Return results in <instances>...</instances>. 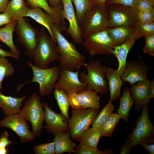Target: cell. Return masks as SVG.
I'll return each mask as SVG.
<instances>
[{"label": "cell", "mask_w": 154, "mask_h": 154, "mask_svg": "<svg viewBox=\"0 0 154 154\" xmlns=\"http://www.w3.org/2000/svg\"><path fill=\"white\" fill-rule=\"evenodd\" d=\"M60 55V69L76 71L85 64V57L77 50L75 45L69 42L61 33V29L55 23L51 25Z\"/></svg>", "instance_id": "1"}, {"label": "cell", "mask_w": 154, "mask_h": 154, "mask_svg": "<svg viewBox=\"0 0 154 154\" xmlns=\"http://www.w3.org/2000/svg\"><path fill=\"white\" fill-rule=\"evenodd\" d=\"M60 57L57 43L43 27L39 31L32 60L34 65L42 68H49L51 63Z\"/></svg>", "instance_id": "2"}, {"label": "cell", "mask_w": 154, "mask_h": 154, "mask_svg": "<svg viewBox=\"0 0 154 154\" xmlns=\"http://www.w3.org/2000/svg\"><path fill=\"white\" fill-rule=\"evenodd\" d=\"M27 65L32 70L33 77L31 81L19 84L16 92H19L21 88L28 83L36 82L39 84V93L41 96H46L52 94L56 81L59 78V67L55 66L50 68H39L33 64L30 61L28 62Z\"/></svg>", "instance_id": "3"}, {"label": "cell", "mask_w": 154, "mask_h": 154, "mask_svg": "<svg viewBox=\"0 0 154 154\" xmlns=\"http://www.w3.org/2000/svg\"><path fill=\"white\" fill-rule=\"evenodd\" d=\"M85 66L88 72L79 73L80 80L87 85V89L99 93L102 95L108 93L109 91L108 84L106 76L107 67L102 65L99 60L90 61L85 63Z\"/></svg>", "instance_id": "4"}, {"label": "cell", "mask_w": 154, "mask_h": 154, "mask_svg": "<svg viewBox=\"0 0 154 154\" xmlns=\"http://www.w3.org/2000/svg\"><path fill=\"white\" fill-rule=\"evenodd\" d=\"M148 110V105L142 108L135 126L127 136V141L130 150L136 145L154 143V127L150 120Z\"/></svg>", "instance_id": "5"}, {"label": "cell", "mask_w": 154, "mask_h": 154, "mask_svg": "<svg viewBox=\"0 0 154 154\" xmlns=\"http://www.w3.org/2000/svg\"><path fill=\"white\" fill-rule=\"evenodd\" d=\"M99 112V109L94 108L72 110L68 121V128L70 137L74 140L79 142Z\"/></svg>", "instance_id": "6"}, {"label": "cell", "mask_w": 154, "mask_h": 154, "mask_svg": "<svg viewBox=\"0 0 154 154\" xmlns=\"http://www.w3.org/2000/svg\"><path fill=\"white\" fill-rule=\"evenodd\" d=\"M40 97L36 93L32 94L25 101L19 114L31 124L32 132L37 137L40 135L43 127L44 111Z\"/></svg>", "instance_id": "7"}, {"label": "cell", "mask_w": 154, "mask_h": 154, "mask_svg": "<svg viewBox=\"0 0 154 154\" xmlns=\"http://www.w3.org/2000/svg\"><path fill=\"white\" fill-rule=\"evenodd\" d=\"M110 26L106 6H92L85 15L80 27L83 38L90 33L107 29Z\"/></svg>", "instance_id": "8"}, {"label": "cell", "mask_w": 154, "mask_h": 154, "mask_svg": "<svg viewBox=\"0 0 154 154\" xmlns=\"http://www.w3.org/2000/svg\"><path fill=\"white\" fill-rule=\"evenodd\" d=\"M82 43L91 56L112 55L113 43L107 29L90 33L83 37Z\"/></svg>", "instance_id": "9"}, {"label": "cell", "mask_w": 154, "mask_h": 154, "mask_svg": "<svg viewBox=\"0 0 154 154\" xmlns=\"http://www.w3.org/2000/svg\"><path fill=\"white\" fill-rule=\"evenodd\" d=\"M14 31L17 36V41L25 47V54L32 60L39 31L26 17L16 21Z\"/></svg>", "instance_id": "10"}, {"label": "cell", "mask_w": 154, "mask_h": 154, "mask_svg": "<svg viewBox=\"0 0 154 154\" xmlns=\"http://www.w3.org/2000/svg\"><path fill=\"white\" fill-rule=\"evenodd\" d=\"M106 6L110 18V27H133L138 21L137 13L131 8L121 5Z\"/></svg>", "instance_id": "11"}, {"label": "cell", "mask_w": 154, "mask_h": 154, "mask_svg": "<svg viewBox=\"0 0 154 154\" xmlns=\"http://www.w3.org/2000/svg\"><path fill=\"white\" fill-rule=\"evenodd\" d=\"M0 126L9 128L19 137L21 143L31 141L36 136L30 130L27 121L19 113L6 115L0 120Z\"/></svg>", "instance_id": "12"}, {"label": "cell", "mask_w": 154, "mask_h": 154, "mask_svg": "<svg viewBox=\"0 0 154 154\" xmlns=\"http://www.w3.org/2000/svg\"><path fill=\"white\" fill-rule=\"evenodd\" d=\"M98 93L90 89H85L77 92L73 90L66 94L70 105L72 110L100 108V96Z\"/></svg>", "instance_id": "13"}, {"label": "cell", "mask_w": 154, "mask_h": 154, "mask_svg": "<svg viewBox=\"0 0 154 154\" xmlns=\"http://www.w3.org/2000/svg\"><path fill=\"white\" fill-rule=\"evenodd\" d=\"M63 5L61 16L63 20L66 19L69 23V27L65 33L70 35L74 43L79 45L82 43L83 37L81 27L77 22L72 0H61Z\"/></svg>", "instance_id": "14"}, {"label": "cell", "mask_w": 154, "mask_h": 154, "mask_svg": "<svg viewBox=\"0 0 154 154\" xmlns=\"http://www.w3.org/2000/svg\"><path fill=\"white\" fill-rule=\"evenodd\" d=\"M79 71L74 72L60 69L59 78L55 84L54 89L62 90L66 94L73 90L78 92L86 89L87 84L80 80Z\"/></svg>", "instance_id": "15"}, {"label": "cell", "mask_w": 154, "mask_h": 154, "mask_svg": "<svg viewBox=\"0 0 154 154\" xmlns=\"http://www.w3.org/2000/svg\"><path fill=\"white\" fill-rule=\"evenodd\" d=\"M44 109V120L46 125L43 127L54 135L68 131V120L62 114L56 113L50 108L46 102L42 103Z\"/></svg>", "instance_id": "16"}, {"label": "cell", "mask_w": 154, "mask_h": 154, "mask_svg": "<svg viewBox=\"0 0 154 154\" xmlns=\"http://www.w3.org/2000/svg\"><path fill=\"white\" fill-rule=\"evenodd\" d=\"M148 66L144 62L133 60L126 63L125 71L121 77L123 83L127 82L131 86L147 78Z\"/></svg>", "instance_id": "17"}, {"label": "cell", "mask_w": 154, "mask_h": 154, "mask_svg": "<svg viewBox=\"0 0 154 154\" xmlns=\"http://www.w3.org/2000/svg\"><path fill=\"white\" fill-rule=\"evenodd\" d=\"M151 82L147 78L143 81L137 82L136 84L131 86L130 89L136 110H139L149 104L150 100L149 90Z\"/></svg>", "instance_id": "18"}, {"label": "cell", "mask_w": 154, "mask_h": 154, "mask_svg": "<svg viewBox=\"0 0 154 154\" xmlns=\"http://www.w3.org/2000/svg\"><path fill=\"white\" fill-rule=\"evenodd\" d=\"M135 40L132 38L120 45L114 46L112 51V54L117 58L119 63L117 73L121 77L126 66V59L128 54L135 44Z\"/></svg>", "instance_id": "19"}, {"label": "cell", "mask_w": 154, "mask_h": 154, "mask_svg": "<svg viewBox=\"0 0 154 154\" xmlns=\"http://www.w3.org/2000/svg\"><path fill=\"white\" fill-rule=\"evenodd\" d=\"M27 97L24 95L19 98L6 96L0 91V107L6 115L18 113L23 102Z\"/></svg>", "instance_id": "20"}, {"label": "cell", "mask_w": 154, "mask_h": 154, "mask_svg": "<svg viewBox=\"0 0 154 154\" xmlns=\"http://www.w3.org/2000/svg\"><path fill=\"white\" fill-rule=\"evenodd\" d=\"M29 17L44 27L47 30L51 38L56 42L52 32L51 25L54 21L52 17L40 7L30 8L26 14V17Z\"/></svg>", "instance_id": "21"}, {"label": "cell", "mask_w": 154, "mask_h": 154, "mask_svg": "<svg viewBox=\"0 0 154 154\" xmlns=\"http://www.w3.org/2000/svg\"><path fill=\"white\" fill-rule=\"evenodd\" d=\"M29 9L25 0H10L3 13L12 22L26 17L27 12Z\"/></svg>", "instance_id": "22"}, {"label": "cell", "mask_w": 154, "mask_h": 154, "mask_svg": "<svg viewBox=\"0 0 154 154\" xmlns=\"http://www.w3.org/2000/svg\"><path fill=\"white\" fill-rule=\"evenodd\" d=\"M53 142L55 144V154L74 153L76 145L71 139L69 131L55 135Z\"/></svg>", "instance_id": "23"}, {"label": "cell", "mask_w": 154, "mask_h": 154, "mask_svg": "<svg viewBox=\"0 0 154 154\" xmlns=\"http://www.w3.org/2000/svg\"><path fill=\"white\" fill-rule=\"evenodd\" d=\"M106 76L109 85L110 100L112 102L119 97L121 88L123 83L116 70L112 68H107Z\"/></svg>", "instance_id": "24"}, {"label": "cell", "mask_w": 154, "mask_h": 154, "mask_svg": "<svg viewBox=\"0 0 154 154\" xmlns=\"http://www.w3.org/2000/svg\"><path fill=\"white\" fill-rule=\"evenodd\" d=\"M107 30L114 46L120 45L133 38L132 27H109Z\"/></svg>", "instance_id": "25"}, {"label": "cell", "mask_w": 154, "mask_h": 154, "mask_svg": "<svg viewBox=\"0 0 154 154\" xmlns=\"http://www.w3.org/2000/svg\"><path fill=\"white\" fill-rule=\"evenodd\" d=\"M26 3L31 8H41L52 17L54 23L58 26H60V22L63 20L61 16L63 6L53 8L50 6L46 0H26Z\"/></svg>", "instance_id": "26"}, {"label": "cell", "mask_w": 154, "mask_h": 154, "mask_svg": "<svg viewBox=\"0 0 154 154\" xmlns=\"http://www.w3.org/2000/svg\"><path fill=\"white\" fill-rule=\"evenodd\" d=\"M16 23V21L11 22L0 28V41L9 48L11 52L19 57L21 52L15 46L13 39V34Z\"/></svg>", "instance_id": "27"}, {"label": "cell", "mask_w": 154, "mask_h": 154, "mask_svg": "<svg viewBox=\"0 0 154 154\" xmlns=\"http://www.w3.org/2000/svg\"><path fill=\"white\" fill-rule=\"evenodd\" d=\"M130 93V89L129 88H124L122 96L119 97L120 105L117 111L121 118L126 123L129 121L130 110L135 104Z\"/></svg>", "instance_id": "28"}, {"label": "cell", "mask_w": 154, "mask_h": 154, "mask_svg": "<svg viewBox=\"0 0 154 154\" xmlns=\"http://www.w3.org/2000/svg\"><path fill=\"white\" fill-rule=\"evenodd\" d=\"M102 136V134L98 128H89L84 133L79 142L85 147L97 149L99 140Z\"/></svg>", "instance_id": "29"}, {"label": "cell", "mask_w": 154, "mask_h": 154, "mask_svg": "<svg viewBox=\"0 0 154 154\" xmlns=\"http://www.w3.org/2000/svg\"><path fill=\"white\" fill-rule=\"evenodd\" d=\"M133 38L135 40L141 37L154 33V22L143 23L139 21L133 26Z\"/></svg>", "instance_id": "30"}, {"label": "cell", "mask_w": 154, "mask_h": 154, "mask_svg": "<svg viewBox=\"0 0 154 154\" xmlns=\"http://www.w3.org/2000/svg\"><path fill=\"white\" fill-rule=\"evenodd\" d=\"M75 8L76 16L77 22L80 27L86 13L92 6L90 0H72Z\"/></svg>", "instance_id": "31"}, {"label": "cell", "mask_w": 154, "mask_h": 154, "mask_svg": "<svg viewBox=\"0 0 154 154\" xmlns=\"http://www.w3.org/2000/svg\"><path fill=\"white\" fill-rule=\"evenodd\" d=\"M121 117L117 113H113L98 128L103 136L110 137Z\"/></svg>", "instance_id": "32"}, {"label": "cell", "mask_w": 154, "mask_h": 154, "mask_svg": "<svg viewBox=\"0 0 154 154\" xmlns=\"http://www.w3.org/2000/svg\"><path fill=\"white\" fill-rule=\"evenodd\" d=\"M54 92L55 98L62 114L65 116L68 121V110L70 105L67 94L64 91L57 89H55Z\"/></svg>", "instance_id": "33"}, {"label": "cell", "mask_w": 154, "mask_h": 154, "mask_svg": "<svg viewBox=\"0 0 154 154\" xmlns=\"http://www.w3.org/2000/svg\"><path fill=\"white\" fill-rule=\"evenodd\" d=\"M112 102L110 100L98 114L92 123V127L98 128L113 113L114 106Z\"/></svg>", "instance_id": "34"}, {"label": "cell", "mask_w": 154, "mask_h": 154, "mask_svg": "<svg viewBox=\"0 0 154 154\" xmlns=\"http://www.w3.org/2000/svg\"><path fill=\"white\" fill-rule=\"evenodd\" d=\"M14 69L6 58L0 57V91L3 89L2 82L6 77L14 74Z\"/></svg>", "instance_id": "35"}, {"label": "cell", "mask_w": 154, "mask_h": 154, "mask_svg": "<svg viewBox=\"0 0 154 154\" xmlns=\"http://www.w3.org/2000/svg\"><path fill=\"white\" fill-rule=\"evenodd\" d=\"M114 151L112 149H106L100 151L98 149H95L85 147L79 144L76 146L74 153L77 154H112Z\"/></svg>", "instance_id": "36"}, {"label": "cell", "mask_w": 154, "mask_h": 154, "mask_svg": "<svg viewBox=\"0 0 154 154\" xmlns=\"http://www.w3.org/2000/svg\"><path fill=\"white\" fill-rule=\"evenodd\" d=\"M35 154H55V144L53 142L36 145L33 147Z\"/></svg>", "instance_id": "37"}, {"label": "cell", "mask_w": 154, "mask_h": 154, "mask_svg": "<svg viewBox=\"0 0 154 154\" xmlns=\"http://www.w3.org/2000/svg\"><path fill=\"white\" fill-rule=\"evenodd\" d=\"M137 13L138 21L143 23L154 22V10H146Z\"/></svg>", "instance_id": "38"}, {"label": "cell", "mask_w": 154, "mask_h": 154, "mask_svg": "<svg viewBox=\"0 0 154 154\" xmlns=\"http://www.w3.org/2000/svg\"><path fill=\"white\" fill-rule=\"evenodd\" d=\"M144 37L145 42L143 51L153 56L154 55V33L148 35Z\"/></svg>", "instance_id": "39"}, {"label": "cell", "mask_w": 154, "mask_h": 154, "mask_svg": "<svg viewBox=\"0 0 154 154\" xmlns=\"http://www.w3.org/2000/svg\"><path fill=\"white\" fill-rule=\"evenodd\" d=\"M140 0H108L106 5L113 4L121 5L131 8L133 9Z\"/></svg>", "instance_id": "40"}, {"label": "cell", "mask_w": 154, "mask_h": 154, "mask_svg": "<svg viewBox=\"0 0 154 154\" xmlns=\"http://www.w3.org/2000/svg\"><path fill=\"white\" fill-rule=\"evenodd\" d=\"M154 4L149 0H140L133 10L137 12L146 10H154Z\"/></svg>", "instance_id": "41"}, {"label": "cell", "mask_w": 154, "mask_h": 154, "mask_svg": "<svg viewBox=\"0 0 154 154\" xmlns=\"http://www.w3.org/2000/svg\"><path fill=\"white\" fill-rule=\"evenodd\" d=\"M9 134L6 131L0 134V148L8 147L13 144L12 141L9 140Z\"/></svg>", "instance_id": "42"}, {"label": "cell", "mask_w": 154, "mask_h": 154, "mask_svg": "<svg viewBox=\"0 0 154 154\" xmlns=\"http://www.w3.org/2000/svg\"><path fill=\"white\" fill-rule=\"evenodd\" d=\"M7 57H11L17 60L19 59V57L15 55L10 52L5 51L0 48V57L6 58Z\"/></svg>", "instance_id": "43"}, {"label": "cell", "mask_w": 154, "mask_h": 154, "mask_svg": "<svg viewBox=\"0 0 154 154\" xmlns=\"http://www.w3.org/2000/svg\"><path fill=\"white\" fill-rule=\"evenodd\" d=\"M11 22L9 18L5 13H0V27Z\"/></svg>", "instance_id": "44"}, {"label": "cell", "mask_w": 154, "mask_h": 154, "mask_svg": "<svg viewBox=\"0 0 154 154\" xmlns=\"http://www.w3.org/2000/svg\"><path fill=\"white\" fill-rule=\"evenodd\" d=\"M130 149H129V143L127 141H125L121 147L120 154H129Z\"/></svg>", "instance_id": "45"}, {"label": "cell", "mask_w": 154, "mask_h": 154, "mask_svg": "<svg viewBox=\"0 0 154 154\" xmlns=\"http://www.w3.org/2000/svg\"><path fill=\"white\" fill-rule=\"evenodd\" d=\"M50 6L54 8L63 6L61 0H48Z\"/></svg>", "instance_id": "46"}, {"label": "cell", "mask_w": 154, "mask_h": 154, "mask_svg": "<svg viewBox=\"0 0 154 154\" xmlns=\"http://www.w3.org/2000/svg\"><path fill=\"white\" fill-rule=\"evenodd\" d=\"M141 146L143 147L149 154H154V143L142 144Z\"/></svg>", "instance_id": "47"}, {"label": "cell", "mask_w": 154, "mask_h": 154, "mask_svg": "<svg viewBox=\"0 0 154 154\" xmlns=\"http://www.w3.org/2000/svg\"><path fill=\"white\" fill-rule=\"evenodd\" d=\"M149 97L150 99L154 97V80L151 82L149 90Z\"/></svg>", "instance_id": "48"}, {"label": "cell", "mask_w": 154, "mask_h": 154, "mask_svg": "<svg viewBox=\"0 0 154 154\" xmlns=\"http://www.w3.org/2000/svg\"><path fill=\"white\" fill-rule=\"evenodd\" d=\"M8 2V0H0V13L5 11Z\"/></svg>", "instance_id": "49"}, {"label": "cell", "mask_w": 154, "mask_h": 154, "mask_svg": "<svg viewBox=\"0 0 154 154\" xmlns=\"http://www.w3.org/2000/svg\"><path fill=\"white\" fill-rule=\"evenodd\" d=\"M92 6L98 5L106 6L107 0H90Z\"/></svg>", "instance_id": "50"}, {"label": "cell", "mask_w": 154, "mask_h": 154, "mask_svg": "<svg viewBox=\"0 0 154 154\" xmlns=\"http://www.w3.org/2000/svg\"><path fill=\"white\" fill-rule=\"evenodd\" d=\"M10 152L8 147L0 148V154H7Z\"/></svg>", "instance_id": "51"}, {"label": "cell", "mask_w": 154, "mask_h": 154, "mask_svg": "<svg viewBox=\"0 0 154 154\" xmlns=\"http://www.w3.org/2000/svg\"><path fill=\"white\" fill-rule=\"evenodd\" d=\"M150 1L152 4H154V0H149Z\"/></svg>", "instance_id": "52"}]
</instances>
